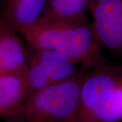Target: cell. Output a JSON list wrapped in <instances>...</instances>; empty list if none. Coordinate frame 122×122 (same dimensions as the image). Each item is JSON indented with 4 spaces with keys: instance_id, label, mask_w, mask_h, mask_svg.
Instances as JSON below:
<instances>
[{
    "instance_id": "obj_1",
    "label": "cell",
    "mask_w": 122,
    "mask_h": 122,
    "mask_svg": "<svg viewBox=\"0 0 122 122\" xmlns=\"http://www.w3.org/2000/svg\"><path fill=\"white\" fill-rule=\"evenodd\" d=\"M22 35L29 48L62 53L83 67L105 64L102 46L87 17L76 20L41 21Z\"/></svg>"
},
{
    "instance_id": "obj_2",
    "label": "cell",
    "mask_w": 122,
    "mask_h": 122,
    "mask_svg": "<svg viewBox=\"0 0 122 122\" xmlns=\"http://www.w3.org/2000/svg\"><path fill=\"white\" fill-rule=\"evenodd\" d=\"M122 79L105 64L87 71L81 88L76 122L122 120Z\"/></svg>"
},
{
    "instance_id": "obj_3",
    "label": "cell",
    "mask_w": 122,
    "mask_h": 122,
    "mask_svg": "<svg viewBox=\"0 0 122 122\" xmlns=\"http://www.w3.org/2000/svg\"><path fill=\"white\" fill-rule=\"evenodd\" d=\"M87 67L68 79L32 93L22 112V122H76L80 92Z\"/></svg>"
},
{
    "instance_id": "obj_4",
    "label": "cell",
    "mask_w": 122,
    "mask_h": 122,
    "mask_svg": "<svg viewBox=\"0 0 122 122\" xmlns=\"http://www.w3.org/2000/svg\"><path fill=\"white\" fill-rule=\"evenodd\" d=\"M28 48L26 77L31 94L68 79L78 71L77 64L62 53Z\"/></svg>"
},
{
    "instance_id": "obj_5",
    "label": "cell",
    "mask_w": 122,
    "mask_h": 122,
    "mask_svg": "<svg viewBox=\"0 0 122 122\" xmlns=\"http://www.w3.org/2000/svg\"><path fill=\"white\" fill-rule=\"evenodd\" d=\"M89 11L101 46L114 52H122V0H92Z\"/></svg>"
},
{
    "instance_id": "obj_6",
    "label": "cell",
    "mask_w": 122,
    "mask_h": 122,
    "mask_svg": "<svg viewBox=\"0 0 122 122\" xmlns=\"http://www.w3.org/2000/svg\"><path fill=\"white\" fill-rule=\"evenodd\" d=\"M30 94L26 71L0 75V119L21 121Z\"/></svg>"
},
{
    "instance_id": "obj_7",
    "label": "cell",
    "mask_w": 122,
    "mask_h": 122,
    "mask_svg": "<svg viewBox=\"0 0 122 122\" xmlns=\"http://www.w3.org/2000/svg\"><path fill=\"white\" fill-rule=\"evenodd\" d=\"M48 0H0V20L23 35L41 22Z\"/></svg>"
},
{
    "instance_id": "obj_8",
    "label": "cell",
    "mask_w": 122,
    "mask_h": 122,
    "mask_svg": "<svg viewBox=\"0 0 122 122\" xmlns=\"http://www.w3.org/2000/svg\"><path fill=\"white\" fill-rule=\"evenodd\" d=\"M16 33L0 20V75L26 70L29 48Z\"/></svg>"
},
{
    "instance_id": "obj_9",
    "label": "cell",
    "mask_w": 122,
    "mask_h": 122,
    "mask_svg": "<svg viewBox=\"0 0 122 122\" xmlns=\"http://www.w3.org/2000/svg\"><path fill=\"white\" fill-rule=\"evenodd\" d=\"M92 0H48L41 21L76 20L86 17Z\"/></svg>"
},
{
    "instance_id": "obj_10",
    "label": "cell",
    "mask_w": 122,
    "mask_h": 122,
    "mask_svg": "<svg viewBox=\"0 0 122 122\" xmlns=\"http://www.w3.org/2000/svg\"><path fill=\"white\" fill-rule=\"evenodd\" d=\"M0 122H22L20 120H3L0 119Z\"/></svg>"
},
{
    "instance_id": "obj_11",
    "label": "cell",
    "mask_w": 122,
    "mask_h": 122,
    "mask_svg": "<svg viewBox=\"0 0 122 122\" xmlns=\"http://www.w3.org/2000/svg\"></svg>"
}]
</instances>
